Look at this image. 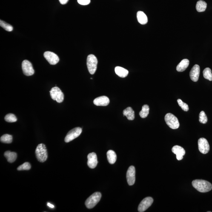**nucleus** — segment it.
I'll return each mask as SVG.
<instances>
[{"label":"nucleus","instance_id":"obj_1","mask_svg":"<svg viewBox=\"0 0 212 212\" xmlns=\"http://www.w3.org/2000/svg\"><path fill=\"white\" fill-rule=\"evenodd\" d=\"M192 185L198 191L201 193H207L212 189V185L210 182L202 179H196L193 181Z\"/></svg>","mask_w":212,"mask_h":212},{"label":"nucleus","instance_id":"obj_2","mask_svg":"<svg viewBox=\"0 0 212 212\" xmlns=\"http://www.w3.org/2000/svg\"><path fill=\"white\" fill-rule=\"evenodd\" d=\"M37 159L40 162H45L48 158V153L45 145L41 144L38 145L35 150Z\"/></svg>","mask_w":212,"mask_h":212},{"label":"nucleus","instance_id":"obj_3","mask_svg":"<svg viewBox=\"0 0 212 212\" xmlns=\"http://www.w3.org/2000/svg\"><path fill=\"white\" fill-rule=\"evenodd\" d=\"M101 194L99 192H96L88 197L86 200L85 204L86 207L89 209L93 208L99 202Z\"/></svg>","mask_w":212,"mask_h":212},{"label":"nucleus","instance_id":"obj_4","mask_svg":"<svg viewBox=\"0 0 212 212\" xmlns=\"http://www.w3.org/2000/svg\"><path fill=\"white\" fill-rule=\"evenodd\" d=\"M98 59L96 56L93 54L88 55L87 58V66L89 73L92 75L94 74L97 70Z\"/></svg>","mask_w":212,"mask_h":212},{"label":"nucleus","instance_id":"obj_5","mask_svg":"<svg viewBox=\"0 0 212 212\" xmlns=\"http://www.w3.org/2000/svg\"><path fill=\"white\" fill-rule=\"evenodd\" d=\"M166 123L170 128L173 129H176L179 128V123L176 117L171 113H168L165 117Z\"/></svg>","mask_w":212,"mask_h":212},{"label":"nucleus","instance_id":"obj_6","mask_svg":"<svg viewBox=\"0 0 212 212\" xmlns=\"http://www.w3.org/2000/svg\"><path fill=\"white\" fill-rule=\"evenodd\" d=\"M51 97L53 100L61 103L64 100V95L60 89L56 87L52 88L50 91Z\"/></svg>","mask_w":212,"mask_h":212},{"label":"nucleus","instance_id":"obj_7","mask_svg":"<svg viewBox=\"0 0 212 212\" xmlns=\"http://www.w3.org/2000/svg\"><path fill=\"white\" fill-rule=\"evenodd\" d=\"M82 132V129L80 127H76L67 133L64 139V141L66 143H68L73 140L79 136Z\"/></svg>","mask_w":212,"mask_h":212},{"label":"nucleus","instance_id":"obj_8","mask_svg":"<svg viewBox=\"0 0 212 212\" xmlns=\"http://www.w3.org/2000/svg\"><path fill=\"white\" fill-rule=\"evenodd\" d=\"M22 68L23 73L26 76H31L34 73V70L31 63L27 60L23 61Z\"/></svg>","mask_w":212,"mask_h":212},{"label":"nucleus","instance_id":"obj_9","mask_svg":"<svg viewBox=\"0 0 212 212\" xmlns=\"http://www.w3.org/2000/svg\"><path fill=\"white\" fill-rule=\"evenodd\" d=\"M198 146L199 152L203 154H206L210 150V146L207 140L205 138H200L198 140Z\"/></svg>","mask_w":212,"mask_h":212},{"label":"nucleus","instance_id":"obj_10","mask_svg":"<svg viewBox=\"0 0 212 212\" xmlns=\"http://www.w3.org/2000/svg\"><path fill=\"white\" fill-rule=\"evenodd\" d=\"M153 202V198L148 197L145 198L139 204L138 207V211L143 212L148 209L152 205Z\"/></svg>","mask_w":212,"mask_h":212},{"label":"nucleus","instance_id":"obj_11","mask_svg":"<svg viewBox=\"0 0 212 212\" xmlns=\"http://www.w3.org/2000/svg\"><path fill=\"white\" fill-rule=\"evenodd\" d=\"M44 56L46 59L51 65H55L59 61L58 56L53 52L47 51L44 52Z\"/></svg>","mask_w":212,"mask_h":212},{"label":"nucleus","instance_id":"obj_12","mask_svg":"<svg viewBox=\"0 0 212 212\" xmlns=\"http://www.w3.org/2000/svg\"><path fill=\"white\" fill-rule=\"evenodd\" d=\"M136 170L134 166H131L129 167L127 173V182L129 185H133L135 182Z\"/></svg>","mask_w":212,"mask_h":212},{"label":"nucleus","instance_id":"obj_13","mask_svg":"<svg viewBox=\"0 0 212 212\" xmlns=\"http://www.w3.org/2000/svg\"><path fill=\"white\" fill-rule=\"evenodd\" d=\"M88 165L89 168L94 169L97 166L98 163L97 156L96 153H92L89 154L87 156Z\"/></svg>","mask_w":212,"mask_h":212},{"label":"nucleus","instance_id":"obj_14","mask_svg":"<svg viewBox=\"0 0 212 212\" xmlns=\"http://www.w3.org/2000/svg\"><path fill=\"white\" fill-rule=\"evenodd\" d=\"M199 73H200V67L198 64L193 66L190 70V79L194 82H197L199 80Z\"/></svg>","mask_w":212,"mask_h":212},{"label":"nucleus","instance_id":"obj_15","mask_svg":"<svg viewBox=\"0 0 212 212\" xmlns=\"http://www.w3.org/2000/svg\"><path fill=\"white\" fill-rule=\"evenodd\" d=\"M172 151L174 154H176V158L178 160H182L185 154L184 149L179 145L174 146L172 149Z\"/></svg>","mask_w":212,"mask_h":212},{"label":"nucleus","instance_id":"obj_16","mask_svg":"<svg viewBox=\"0 0 212 212\" xmlns=\"http://www.w3.org/2000/svg\"><path fill=\"white\" fill-rule=\"evenodd\" d=\"M93 103L98 106H107L109 104L110 100L107 97L101 96L96 98L93 101Z\"/></svg>","mask_w":212,"mask_h":212},{"label":"nucleus","instance_id":"obj_17","mask_svg":"<svg viewBox=\"0 0 212 212\" xmlns=\"http://www.w3.org/2000/svg\"><path fill=\"white\" fill-rule=\"evenodd\" d=\"M137 18L138 22L141 24H146L148 22V18L147 15L144 12L138 11L137 13Z\"/></svg>","mask_w":212,"mask_h":212},{"label":"nucleus","instance_id":"obj_18","mask_svg":"<svg viewBox=\"0 0 212 212\" xmlns=\"http://www.w3.org/2000/svg\"><path fill=\"white\" fill-rule=\"evenodd\" d=\"M189 64V61L187 59H184L181 61L176 67V70L178 72H182L185 71L188 67Z\"/></svg>","mask_w":212,"mask_h":212},{"label":"nucleus","instance_id":"obj_19","mask_svg":"<svg viewBox=\"0 0 212 212\" xmlns=\"http://www.w3.org/2000/svg\"><path fill=\"white\" fill-rule=\"evenodd\" d=\"M124 116H126L127 119L129 120H133L134 119V112L131 107H127L123 111Z\"/></svg>","mask_w":212,"mask_h":212},{"label":"nucleus","instance_id":"obj_20","mask_svg":"<svg viewBox=\"0 0 212 212\" xmlns=\"http://www.w3.org/2000/svg\"><path fill=\"white\" fill-rule=\"evenodd\" d=\"M4 156L7 158L8 162L12 163L15 162L17 159V154L15 152L7 151L4 153Z\"/></svg>","mask_w":212,"mask_h":212},{"label":"nucleus","instance_id":"obj_21","mask_svg":"<svg viewBox=\"0 0 212 212\" xmlns=\"http://www.w3.org/2000/svg\"><path fill=\"white\" fill-rule=\"evenodd\" d=\"M115 72L118 76L122 78L126 77L129 73L128 70L120 67H116L115 68Z\"/></svg>","mask_w":212,"mask_h":212},{"label":"nucleus","instance_id":"obj_22","mask_svg":"<svg viewBox=\"0 0 212 212\" xmlns=\"http://www.w3.org/2000/svg\"><path fill=\"white\" fill-rule=\"evenodd\" d=\"M107 154L109 162L111 164H114L117 159V156L115 152L113 150H109Z\"/></svg>","mask_w":212,"mask_h":212},{"label":"nucleus","instance_id":"obj_23","mask_svg":"<svg viewBox=\"0 0 212 212\" xmlns=\"http://www.w3.org/2000/svg\"><path fill=\"white\" fill-rule=\"evenodd\" d=\"M207 3L203 1H199L196 4V9L198 12H201L205 11L207 8Z\"/></svg>","mask_w":212,"mask_h":212},{"label":"nucleus","instance_id":"obj_24","mask_svg":"<svg viewBox=\"0 0 212 212\" xmlns=\"http://www.w3.org/2000/svg\"><path fill=\"white\" fill-rule=\"evenodd\" d=\"M149 112V107L147 104H145L143 106L142 110L139 112V116L141 118H145L148 116Z\"/></svg>","mask_w":212,"mask_h":212},{"label":"nucleus","instance_id":"obj_25","mask_svg":"<svg viewBox=\"0 0 212 212\" xmlns=\"http://www.w3.org/2000/svg\"><path fill=\"white\" fill-rule=\"evenodd\" d=\"M13 138L11 135L5 134L1 137V141L5 144H11L12 142Z\"/></svg>","mask_w":212,"mask_h":212},{"label":"nucleus","instance_id":"obj_26","mask_svg":"<svg viewBox=\"0 0 212 212\" xmlns=\"http://www.w3.org/2000/svg\"><path fill=\"white\" fill-rule=\"evenodd\" d=\"M204 77L205 79H208L209 81H212V73L211 69L209 68H206L203 71Z\"/></svg>","mask_w":212,"mask_h":212},{"label":"nucleus","instance_id":"obj_27","mask_svg":"<svg viewBox=\"0 0 212 212\" xmlns=\"http://www.w3.org/2000/svg\"><path fill=\"white\" fill-rule=\"evenodd\" d=\"M0 26L7 31L11 32L13 30L12 26L1 20L0 21Z\"/></svg>","mask_w":212,"mask_h":212},{"label":"nucleus","instance_id":"obj_28","mask_svg":"<svg viewBox=\"0 0 212 212\" xmlns=\"http://www.w3.org/2000/svg\"><path fill=\"white\" fill-rule=\"evenodd\" d=\"M5 121L8 122L13 123L16 122L17 121V118L15 115L12 114H8L4 118Z\"/></svg>","mask_w":212,"mask_h":212},{"label":"nucleus","instance_id":"obj_29","mask_svg":"<svg viewBox=\"0 0 212 212\" xmlns=\"http://www.w3.org/2000/svg\"><path fill=\"white\" fill-rule=\"evenodd\" d=\"M199 120L203 124H205L207 122V116L204 111H201L199 113Z\"/></svg>","mask_w":212,"mask_h":212},{"label":"nucleus","instance_id":"obj_30","mask_svg":"<svg viewBox=\"0 0 212 212\" xmlns=\"http://www.w3.org/2000/svg\"><path fill=\"white\" fill-rule=\"evenodd\" d=\"M31 165L30 163L28 162H25L22 165H21L20 166H19V167H18L17 169L19 171H21V170H29L30 169H31Z\"/></svg>","mask_w":212,"mask_h":212},{"label":"nucleus","instance_id":"obj_31","mask_svg":"<svg viewBox=\"0 0 212 212\" xmlns=\"http://www.w3.org/2000/svg\"><path fill=\"white\" fill-rule=\"evenodd\" d=\"M177 102L178 104L182 109L184 110V111H188L189 110V106L188 104L186 103H185L183 102L182 100L180 99H178L177 100Z\"/></svg>","mask_w":212,"mask_h":212},{"label":"nucleus","instance_id":"obj_32","mask_svg":"<svg viewBox=\"0 0 212 212\" xmlns=\"http://www.w3.org/2000/svg\"><path fill=\"white\" fill-rule=\"evenodd\" d=\"M78 3L82 5H87L89 4L90 0H78Z\"/></svg>","mask_w":212,"mask_h":212},{"label":"nucleus","instance_id":"obj_33","mask_svg":"<svg viewBox=\"0 0 212 212\" xmlns=\"http://www.w3.org/2000/svg\"><path fill=\"white\" fill-rule=\"evenodd\" d=\"M68 1L69 0H59L60 3L63 5L67 4Z\"/></svg>","mask_w":212,"mask_h":212},{"label":"nucleus","instance_id":"obj_34","mask_svg":"<svg viewBox=\"0 0 212 212\" xmlns=\"http://www.w3.org/2000/svg\"><path fill=\"white\" fill-rule=\"evenodd\" d=\"M47 205L48 206H49V207H50V208H54V206L53 205H52V204H50V203H48Z\"/></svg>","mask_w":212,"mask_h":212}]
</instances>
